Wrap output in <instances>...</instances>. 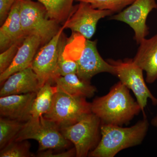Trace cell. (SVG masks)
I'll return each mask as SVG.
<instances>
[{
	"label": "cell",
	"instance_id": "cell-12",
	"mask_svg": "<svg viewBox=\"0 0 157 157\" xmlns=\"http://www.w3.org/2000/svg\"><path fill=\"white\" fill-rule=\"evenodd\" d=\"M36 93L11 95L1 97V117L26 122L32 117L31 110Z\"/></svg>",
	"mask_w": 157,
	"mask_h": 157
},
{
	"label": "cell",
	"instance_id": "cell-15",
	"mask_svg": "<svg viewBox=\"0 0 157 157\" xmlns=\"http://www.w3.org/2000/svg\"><path fill=\"white\" fill-rule=\"evenodd\" d=\"M20 11V0H17L0 28L1 52L15 43L23 42L25 39L26 36L21 27Z\"/></svg>",
	"mask_w": 157,
	"mask_h": 157
},
{
	"label": "cell",
	"instance_id": "cell-9",
	"mask_svg": "<svg viewBox=\"0 0 157 157\" xmlns=\"http://www.w3.org/2000/svg\"><path fill=\"white\" fill-rule=\"evenodd\" d=\"M114 14L109 10L96 9L87 2H79L64 23V29L90 39L94 35L100 20Z\"/></svg>",
	"mask_w": 157,
	"mask_h": 157
},
{
	"label": "cell",
	"instance_id": "cell-4",
	"mask_svg": "<svg viewBox=\"0 0 157 157\" xmlns=\"http://www.w3.org/2000/svg\"><path fill=\"white\" fill-rule=\"evenodd\" d=\"M34 139L39 144L38 152L48 149H64L70 146V141L62 135L56 124L44 117L31 118L25 122L15 141Z\"/></svg>",
	"mask_w": 157,
	"mask_h": 157
},
{
	"label": "cell",
	"instance_id": "cell-19",
	"mask_svg": "<svg viewBox=\"0 0 157 157\" xmlns=\"http://www.w3.org/2000/svg\"><path fill=\"white\" fill-rule=\"evenodd\" d=\"M75 0H42L48 17L59 23L65 22L74 10Z\"/></svg>",
	"mask_w": 157,
	"mask_h": 157
},
{
	"label": "cell",
	"instance_id": "cell-2",
	"mask_svg": "<svg viewBox=\"0 0 157 157\" xmlns=\"http://www.w3.org/2000/svg\"><path fill=\"white\" fill-rule=\"evenodd\" d=\"M146 116L128 128L101 124V139L89 156L113 157L121 151L141 144L148 131Z\"/></svg>",
	"mask_w": 157,
	"mask_h": 157
},
{
	"label": "cell",
	"instance_id": "cell-11",
	"mask_svg": "<svg viewBox=\"0 0 157 157\" xmlns=\"http://www.w3.org/2000/svg\"><path fill=\"white\" fill-rule=\"evenodd\" d=\"M76 61L78 65L76 74L85 81L90 82L94 76L101 73L116 75L115 66L104 60L98 52L97 40L86 39L80 56Z\"/></svg>",
	"mask_w": 157,
	"mask_h": 157
},
{
	"label": "cell",
	"instance_id": "cell-27",
	"mask_svg": "<svg viewBox=\"0 0 157 157\" xmlns=\"http://www.w3.org/2000/svg\"><path fill=\"white\" fill-rule=\"evenodd\" d=\"M151 124L152 125L157 128V114L152 119Z\"/></svg>",
	"mask_w": 157,
	"mask_h": 157
},
{
	"label": "cell",
	"instance_id": "cell-14",
	"mask_svg": "<svg viewBox=\"0 0 157 157\" xmlns=\"http://www.w3.org/2000/svg\"><path fill=\"white\" fill-rule=\"evenodd\" d=\"M40 88L37 75L30 67L9 76L2 84L0 96L37 93Z\"/></svg>",
	"mask_w": 157,
	"mask_h": 157
},
{
	"label": "cell",
	"instance_id": "cell-21",
	"mask_svg": "<svg viewBox=\"0 0 157 157\" xmlns=\"http://www.w3.org/2000/svg\"><path fill=\"white\" fill-rule=\"evenodd\" d=\"M31 144L27 140L14 141L1 149V157H35L30 151Z\"/></svg>",
	"mask_w": 157,
	"mask_h": 157
},
{
	"label": "cell",
	"instance_id": "cell-3",
	"mask_svg": "<svg viewBox=\"0 0 157 157\" xmlns=\"http://www.w3.org/2000/svg\"><path fill=\"white\" fill-rule=\"evenodd\" d=\"M21 27L25 36L35 35L40 37L42 46L57 34L62 27L59 23L48 17L42 3L32 0H20Z\"/></svg>",
	"mask_w": 157,
	"mask_h": 157
},
{
	"label": "cell",
	"instance_id": "cell-16",
	"mask_svg": "<svg viewBox=\"0 0 157 157\" xmlns=\"http://www.w3.org/2000/svg\"><path fill=\"white\" fill-rule=\"evenodd\" d=\"M139 45L133 61L146 72L147 82L153 83L157 79V34Z\"/></svg>",
	"mask_w": 157,
	"mask_h": 157
},
{
	"label": "cell",
	"instance_id": "cell-8",
	"mask_svg": "<svg viewBox=\"0 0 157 157\" xmlns=\"http://www.w3.org/2000/svg\"><path fill=\"white\" fill-rule=\"evenodd\" d=\"M63 26L56 36L41 47L34 57L31 67L36 74L40 87L47 82H54L58 77V62L62 44L65 39Z\"/></svg>",
	"mask_w": 157,
	"mask_h": 157
},
{
	"label": "cell",
	"instance_id": "cell-22",
	"mask_svg": "<svg viewBox=\"0 0 157 157\" xmlns=\"http://www.w3.org/2000/svg\"><path fill=\"white\" fill-rule=\"evenodd\" d=\"M90 4L93 7L100 10H109L113 13H119L132 4L135 0H76Z\"/></svg>",
	"mask_w": 157,
	"mask_h": 157
},
{
	"label": "cell",
	"instance_id": "cell-25",
	"mask_svg": "<svg viewBox=\"0 0 157 157\" xmlns=\"http://www.w3.org/2000/svg\"><path fill=\"white\" fill-rule=\"evenodd\" d=\"M75 147L66 151L54 153L52 149H48L38 152L37 157H71L76 156Z\"/></svg>",
	"mask_w": 157,
	"mask_h": 157
},
{
	"label": "cell",
	"instance_id": "cell-20",
	"mask_svg": "<svg viewBox=\"0 0 157 157\" xmlns=\"http://www.w3.org/2000/svg\"><path fill=\"white\" fill-rule=\"evenodd\" d=\"M25 123V122L1 117L0 149H2L15 140Z\"/></svg>",
	"mask_w": 157,
	"mask_h": 157
},
{
	"label": "cell",
	"instance_id": "cell-1",
	"mask_svg": "<svg viewBox=\"0 0 157 157\" xmlns=\"http://www.w3.org/2000/svg\"><path fill=\"white\" fill-rule=\"evenodd\" d=\"M91 104V111L101 124L122 126L127 125L141 108L130 94V89L119 81L106 95L96 98Z\"/></svg>",
	"mask_w": 157,
	"mask_h": 157
},
{
	"label": "cell",
	"instance_id": "cell-28",
	"mask_svg": "<svg viewBox=\"0 0 157 157\" xmlns=\"http://www.w3.org/2000/svg\"><path fill=\"white\" fill-rule=\"evenodd\" d=\"M37 1H38V2H41V1H42V0H37Z\"/></svg>",
	"mask_w": 157,
	"mask_h": 157
},
{
	"label": "cell",
	"instance_id": "cell-17",
	"mask_svg": "<svg viewBox=\"0 0 157 157\" xmlns=\"http://www.w3.org/2000/svg\"><path fill=\"white\" fill-rule=\"evenodd\" d=\"M57 90L73 96L91 98L97 91V88L90 82L79 78L76 73L59 76L54 80Z\"/></svg>",
	"mask_w": 157,
	"mask_h": 157
},
{
	"label": "cell",
	"instance_id": "cell-6",
	"mask_svg": "<svg viewBox=\"0 0 157 157\" xmlns=\"http://www.w3.org/2000/svg\"><path fill=\"white\" fill-rule=\"evenodd\" d=\"M91 113V104L86 98L57 90L50 110L43 116L56 124L60 128L76 123Z\"/></svg>",
	"mask_w": 157,
	"mask_h": 157
},
{
	"label": "cell",
	"instance_id": "cell-23",
	"mask_svg": "<svg viewBox=\"0 0 157 157\" xmlns=\"http://www.w3.org/2000/svg\"><path fill=\"white\" fill-rule=\"evenodd\" d=\"M67 39L62 44L58 62L57 74L58 76H64L72 73H77L78 65L76 60L69 57L65 52Z\"/></svg>",
	"mask_w": 157,
	"mask_h": 157
},
{
	"label": "cell",
	"instance_id": "cell-10",
	"mask_svg": "<svg viewBox=\"0 0 157 157\" xmlns=\"http://www.w3.org/2000/svg\"><path fill=\"white\" fill-rule=\"evenodd\" d=\"M157 9L156 0H135L131 5L110 19L125 23L130 26L135 33L134 39L139 44L149 33V29L146 24L149 13Z\"/></svg>",
	"mask_w": 157,
	"mask_h": 157
},
{
	"label": "cell",
	"instance_id": "cell-24",
	"mask_svg": "<svg viewBox=\"0 0 157 157\" xmlns=\"http://www.w3.org/2000/svg\"><path fill=\"white\" fill-rule=\"evenodd\" d=\"M23 42L15 43L10 46L8 49L1 52L0 74L5 72L11 66L17 53V51Z\"/></svg>",
	"mask_w": 157,
	"mask_h": 157
},
{
	"label": "cell",
	"instance_id": "cell-5",
	"mask_svg": "<svg viewBox=\"0 0 157 157\" xmlns=\"http://www.w3.org/2000/svg\"><path fill=\"white\" fill-rule=\"evenodd\" d=\"M101 122L91 113L76 123L60 128L62 135L72 142L76 150V156H87L98 146L101 139Z\"/></svg>",
	"mask_w": 157,
	"mask_h": 157
},
{
	"label": "cell",
	"instance_id": "cell-18",
	"mask_svg": "<svg viewBox=\"0 0 157 157\" xmlns=\"http://www.w3.org/2000/svg\"><path fill=\"white\" fill-rule=\"evenodd\" d=\"M52 84L50 82H47L37 92L31 110V118H38L50 110L57 91L56 86Z\"/></svg>",
	"mask_w": 157,
	"mask_h": 157
},
{
	"label": "cell",
	"instance_id": "cell-7",
	"mask_svg": "<svg viewBox=\"0 0 157 157\" xmlns=\"http://www.w3.org/2000/svg\"><path fill=\"white\" fill-rule=\"evenodd\" d=\"M107 61L114 65L116 69V76L120 81L134 93L137 103L140 105L144 117L146 116L144 109L148 99L152 104L157 105V98L151 94L145 83L143 70L134 63L133 59H126L124 60L109 59Z\"/></svg>",
	"mask_w": 157,
	"mask_h": 157
},
{
	"label": "cell",
	"instance_id": "cell-13",
	"mask_svg": "<svg viewBox=\"0 0 157 157\" xmlns=\"http://www.w3.org/2000/svg\"><path fill=\"white\" fill-rule=\"evenodd\" d=\"M41 46H42V41L40 37L35 35L26 37L11 66L0 74L1 85L11 75L30 67Z\"/></svg>",
	"mask_w": 157,
	"mask_h": 157
},
{
	"label": "cell",
	"instance_id": "cell-26",
	"mask_svg": "<svg viewBox=\"0 0 157 157\" xmlns=\"http://www.w3.org/2000/svg\"><path fill=\"white\" fill-rule=\"evenodd\" d=\"M17 0H0V24L6 21L12 6Z\"/></svg>",
	"mask_w": 157,
	"mask_h": 157
}]
</instances>
